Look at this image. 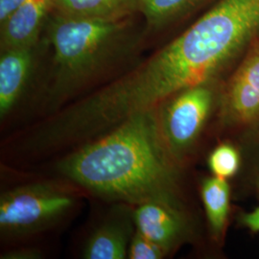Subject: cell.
I'll return each mask as SVG.
<instances>
[{"instance_id": "5b68a950", "label": "cell", "mask_w": 259, "mask_h": 259, "mask_svg": "<svg viewBox=\"0 0 259 259\" xmlns=\"http://www.w3.org/2000/svg\"><path fill=\"white\" fill-rule=\"evenodd\" d=\"M223 123L235 133H259V38L242 57L221 98Z\"/></svg>"}, {"instance_id": "4fadbf2b", "label": "cell", "mask_w": 259, "mask_h": 259, "mask_svg": "<svg viewBox=\"0 0 259 259\" xmlns=\"http://www.w3.org/2000/svg\"><path fill=\"white\" fill-rule=\"evenodd\" d=\"M240 164V153L230 143L219 144L208 157V166L213 176L222 180H229L235 176Z\"/></svg>"}, {"instance_id": "7c38bea8", "label": "cell", "mask_w": 259, "mask_h": 259, "mask_svg": "<svg viewBox=\"0 0 259 259\" xmlns=\"http://www.w3.org/2000/svg\"><path fill=\"white\" fill-rule=\"evenodd\" d=\"M211 0H139L138 11L146 19L151 29L166 27Z\"/></svg>"}, {"instance_id": "5bb4252c", "label": "cell", "mask_w": 259, "mask_h": 259, "mask_svg": "<svg viewBox=\"0 0 259 259\" xmlns=\"http://www.w3.org/2000/svg\"><path fill=\"white\" fill-rule=\"evenodd\" d=\"M166 254L159 246L149 240L138 231L133 235L130 242L128 258L159 259L164 257Z\"/></svg>"}, {"instance_id": "277c9868", "label": "cell", "mask_w": 259, "mask_h": 259, "mask_svg": "<svg viewBox=\"0 0 259 259\" xmlns=\"http://www.w3.org/2000/svg\"><path fill=\"white\" fill-rule=\"evenodd\" d=\"M74 204L72 195L55 186L33 185L15 188L1 196L0 230L9 236L37 232L58 221Z\"/></svg>"}, {"instance_id": "ba28073f", "label": "cell", "mask_w": 259, "mask_h": 259, "mask_svg": "<svg viewBox=\"0 0 259 259\" xmlns=\"http://www.w3.org/2000/svg\"><path fill=\"white\" fill-rule=\"evenodd\" d=\"M35 47L1 51L0 116L4 118L16 107L32 72Z\"/></svg>"}, {"instance_id": "7a4b0ae2", "label": "cell", "mask_w": 259, "mask_h": 259, "mask_svg": "<svg viewBox=\"0 0 259 259\" xmlns=\"http://www.w3.org/2000/svg\"><path fill=\"white\" fill-rule=\"evenodd\" d=\"M48 34L54 49L53 80L47 110L53 114L73 94L96 79L129 47L119 20L80 19L57 14Z\"/></svg>"}, {"instance_id": "52a82bcc", "label": "cell", "mask_w": 259, "mask_h": 259, "mask_svg": "<svg viewBox=\"0 0 259 259\" xmlns=\"http://www.w3.org/2000/svg\"><path fill=\"white\" fill-rule=\"evenodd\" d=\"M52 0H26L1 23V51L34 47Z\"/></svg>"}, {"instance_id": "9a60e30c", "label": "cell", "mask_w": 259, "mask_h": 259, "mask_svg": "<svg viewBox=\"0 0 259 259\" xmlns=\"http://www.w3.org/2000/svg\"><path fill=\"white\" fill-rule=\"evenodd\" d=\"M26 0H0V22L2 23Z\"/></svg>"}, {"instance_id": "6da1fadb", "label": "cell", "mask_w": 259, "mask_h": 259, "mask_svg": "<svg viewBox=\"0 0 259 259\" xmlns=\"http://www.w3.org/2000/svg\"><path fill=\"white\" fill-rule=\"evenodd\" d=\"M58 169L105 198L137 205L152 200L180 203L177 163L164 144L157 111L132 117L79 146Z\"/></svg>"}, {"instance_id": "ac0fdd59", "label": "cell", "mask_w": 259, "mask_h": 259, "mask_svg": "<svg viewBox=\"0 0 259 259\" xmlns=\"http://www.w3.org/2000/svg\"><path fill=\"white\" fill-rule=\"evenodd\" d=\"M252 175L255 185H257L259 189V150L255 153V157L253 158L252 164Z\"/></svg>"}, {"instance_id": "8992f818", "label": "cell", "mask_w": 259, "mask_h": 259, "mask_svg": "<svg viewBox=\"0 0 259 259\" xmlns=\"http://www.w3.org/2000/svg\"><path fill=\"white\" fill-rule=\"evenodd\" d=\"M134 221L139 233L166 253L188 240L192 232L189 220L179 202L152 200L138 204Z\"/></svg>"}, {"instance_id": "9c48e42d", "label": "cell", "mask_w": 259, "mask_h": 259, "mask_svg": "<svg viewBox=\"0 0 259 259\" xmlns=\"http://www.w3.org/2000/svg\"><path fill=\"white\" fill-rule=\"evenodd\" d=\"M130 224L123 220H110L101 225L90 236L83 250V258H128L131 236Z\"/></svg>"}, {"instance_id": "3957f363", "label": "cell", "mask_w": 259, "mask_h": 259, "mask_svg": "<svg viewBox=\"0 0 259 259\" xmlns=\"http://www.w3.org/2000/svg\"><path fill=\"white\" fill-rule=\"evenodd\" d=\"M216 102L212 83L176 93L157 110L161 136L177 164L193 148Z\"/></svg>"}, {"instance_id": "2e32d148", "label": "cell", "mask_w": 259, "mask_h": 259, "mask_svg": "<svg viewBox=\"0 0 259 259\" xmlns=\"http://www.w3.org/2000/svg\"><path fill=\"white\" fill-rule=\"evenodd\" d=\"M241 224L251 232H259V205L251 212L244 213L240 217Z\"/></svg>"}, {"instance_id": "30bf717a", "label": "cell", "mask_w": 259, "mask_h": 259, "mask_svg": "<svg viewBox=\"0 0 259 259\" xmlns=\"http://www.w3.org/2000/svg\"><path fill=\"white\" fill-rule=\"evenodd\" d=\"M139 0H52L57 14L80 19L120 20L138 11Z\"/></svg>"}, {"instance_id": "e0dca14e", "label": "cell", "mask_w": 259, "mask_h": 259, "mask_svg": "<svg viewBox=\"0 0 259 259\" xmlns=\"http://www.w3.org/2000/svg\"><path fill=\"white\" fill-rule=\"evenodd\" d=\"M40 253L36 250L22 249V250H11L9 252L3 254L1 258L10 259H34L39 258Z\"/></svg>"}, {"instance_id": "8fae6325", "label": "cell", "mask_w": 259, "mask_h": 259, "mask_svg": "<svg viewBox=\"0 0 259 259\" xmlns=\"http://www.w3.org/2000/svg\"><path fill=\"white\" fill-rule=\"evenodd\" d=\"M201 195L213 238L221 240L230 214V185L227 180L214 176L206 178L202 184Z\"/></svg>"}]
</instances>
